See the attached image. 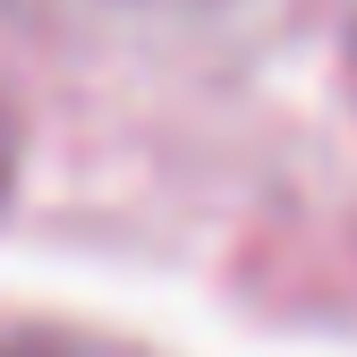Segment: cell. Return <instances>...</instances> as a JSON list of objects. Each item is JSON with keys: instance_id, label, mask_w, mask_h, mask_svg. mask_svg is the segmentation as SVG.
I'll return each instance as SVG.
<instances>
[{"instance_id": "6da1fadb", "label": "cell", "mask_w": 357, "mask_h": 357, "mask_svg": "<svg viewBox=\"0 0 357 357\" xmlns=\"http://www.w3.org/2000/svg\"><path fill=\"white\" fill-rule=\"evenodd\" d=\"M349 68H357V34H349Z\"/></svg>"}]
</instances>
